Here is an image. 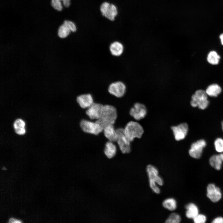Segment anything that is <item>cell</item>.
Instances as JSON below:
<instances>
[{
  "label": "cell",
  "mask_w": 223,
  "mask_h": 223,
  "mask_svg": "<svg viewBox=\"0 0 223 223\" xmlns=\"http://www.w3.org/2000/svg\"><path fill=\"white\" fill-rule=\"evenodd\" d=\"M146 171L150 188L155 194H160L161 190L159 186H162L164 181L163 178L159 175V170L155 166L149 164L146 166Z\"/></svg>",
  "instance_id": "obj_1"
},
{
  "label": "cell",
  "mask_w": 223,
  "mask_h": 223,
  "mask_svg": "<svg viewBox=\"0 0 223 223\" xmlns=\"http://www.w3.org/2000/svg\"><path fill=\"white\" fill-rule=\"evenodd\" d=\"M116 107L110 104L104 105L100 118L96 120L103 128L109 125H114L118 117Z\"/></svg>",
  "instance_id": "obj_2"
},
{
  "label": "cell",
  "mask_w": 223,
  "mask_h": 223,
  "mask_svg": "<svg viewBox=\"0 0 223 223\" xmlns=\"http://www.w3.org/2000/svg\"><path fill=\"white\" fill-rule=\"evenodd\" d=\"M124 134L131 142L136 138H141L144 132L142 126L136 121H128L124 127Z\"/></svg>",
  "instance_id": "obj_3"
},
{
  "label": "cell",
  "mask_w": 223,
  "mask_h": 223,
  "mask_svg": "<svg viewBox=\"0 0 223 223\" xmlns=\"http://www.w3.org/2000/svg\"><path fill=\"white\" fill-rule=\"evenodd\" d=\"M80 126L85 133L98 135L103 132V128L97 121L89 119H82L80 122Z\"/></svg>",
  "instance_id": "obj_4"
},
{
  "label": "cell",
  "mask_w": 223,
  "mask_h": 223,
  "mask_svg": "<svg viewBox=\"0 0 223 223\" xmlns=\"http://www.w3.org/2000/svg\"><path fill=\"white\" fill-rule=\"evenodd\" d=\"M190 103L193 107H198L202 110L206 109L209 104L206 91L202 90L196 91L191 97Z\"/></svg>",
  "instance_id": "obj_5"
},
{
  "label": "cell",
  "mask_w": 223,
  "mask_h": 223,
  "mask_svg": "<svg viewBox=\"0 0 223 223\" xmlns=\"http://www.w3.org/2000/svg\"><path fill=\"white\" fill-rule=\"evenodd\" d=\"M116 130L118 137L116 143L118 149L122 154L129 153L131 151V142L125 136L124 128H117Z\"/></svg>",
  "instance_id": "obj_6"
},
{
  "label": "cell",
  "mask_w": 223,
  "mask_h": 223,
  "mask_svg": "<svg viewBox=\"0 0 223 223\" xmlns=\"http://www.w3.org/2000/svg\"><path fill=\"white\" fill-rule=\"evenodd\" d=\"M127 90L126 85L120 81L111 83L108 88V91L110 94L119 98L123 97L125 95Z\"/></svg>",
  "instance_id": "obj_7"
},
{
  "label": "cell",
  "mask_w": 223,
  "mask_h": 223,
  "mask_svg": "<svg viewBox=\"0 0 223 223\" xmlns=\"http://www.w3.org/2000/svg\"><path fill=\"white\" fill-rule=\"evenodd\" d=\"M104 105L94 102L89 108L85 110V113L89 119L96 121L101 116Z\"/></svg>",
  "instance_id": "obj_8"
},
{
  "label": "cell",
  "mask_w": 223,
  "mask_h": 223,
  "mask_svg": "<svg viewBox=\"0 0 223 223\" xmlns=\"http://www.w3.org/2000/svg\"><path fill=\"white\" fill-rule=\"evenodd\" d=\"M147 112L146 107L144 104L137 102L130 108L129 113L135 120H139L146 116Z\"/></svg>",
  "instance_id": "obj_9"
},
{
  "label": "cell",
  "mask_w": 223,
  "mask_h": 223,
  "mask_svg": "<svg viewBox=\"0 0 223 223\" xmlns=\"http://www.w3.org/2000/svg\"><path fill=\"white\" fill-rule=\"evenodd\" d=\"M100 10L103 16L111 21L115 20L118 14L116 6L107 2H104L102 4Z\"/></svg>",
  "instance_id": "obj_10"
},
{
  "label": "cell",
  "mask_w": 223,
  "mask_h": 223,
  "mask_svg": "<svg viewBox=\"0 0 223 223\" xmlns=\"http://www.w3.org/2000/svg\"><path fill=\"white\" fill-rule=\"evenodd\" d=\"M206 145L203 139H200L192 143L189 151V155L193 158L199 159L201 156L203 149Z\"/></svg>",
  "instance_id": "obj_11"
},
{
  "label": "cell",
  "mask_w": 223,
  "mask_h": 223,
  "mask_svg": "<svg viewBox=\"0 0 223 223\" xmlns=\"http://www.w3.org/2000/svg\"><path fill=\"white\" fill-rule=\"evenodd\" d=\"M171 129L175 139L177 141H179L185 138L187 134L189 128L186 123H182L172 126Z\"/></svg>",
  "instance_id": "obj_12"
},
{
  "label": "cell",
  "mask_w": 223,
  "mask_h": 223,
  "mask_svg": "<svg viewBox=\"0 0 223 223\" xmlns=\"http://www.w3.org/2000/svg\"><path fill=\"white\" fill-rule=\"evenodd\" d=\"M76 101L79 107L84 110L89 108L94 102V97L90 93H84L78 95Z\"/></svg>",
  "instance_id": "obj_13"
},
{
  "label": "cell",
  "mask_w": 223,
  "mask_h": 223,
  "mask_svg": "<svg viewBox=\"0 0 223 223\" xmlns=\"http://www.w3.org/2000/svg\"><path fill=\"white\" fill-rule=\"evenodd\" d=\"M207 196L212 202L218 201L221 198V193L220 189L213 184H208L207 187Z\"/></svg>",
  "instance_id": "obj_14"
},
{
  "label": "cell",
  "mask_w": 223,
  "mask_h": 223,
  "mask_svg": "<svg viewBox=\"0 0 223 223\" xmlns=\"http://www.w3.org/2000/svg\"><path fill=\"white\" fill-rule=\"evenodd\" d=\"M118 149L116 143L107 141L105 143L103 152L107 158L111 159L116 156Z\"/></svg>",
  "instance_id": "obj_15"
},
{
  "label": "cell",
  "mask_w": 223,
  "mask_h": 223,
  "mask_svg": "<svg viewBox=\"0 0 223 223\" xmlns=\"http://www.w3.org/2000/svg\"><path fill=\"white\" fill-rule=\"evenodd\" d=\"M103 133L108 141L116 142L118 135L114 125H109L104 127Z\"/></svg>",
  "instance_id": "obj_16"
},
{
  "label": "cell",
  "mask_w": 223,
  "mask_h": 223,
  "mask_svg": "<svg viewBox=\"0 0 223 223\" xmlns=\"http://www.w3.org/2000/svg\"><path fill=\"white\" fill-rule=\"evenodd\" d=\"M109 50L113 56L119 57L122 55L125 50L123 44L119 41H115L111 42L109 46Z\"/></svg>",
  "instance_id": "obj_17"
},
{
  "label": "cell",
  "mask_w": 223,
  "mask_h": 223,
  "mask_svg": "<svg viewBox=\"0 0 223 223\" xmlns=\"http://www.w3.org/2000/svg\"><path fill=\"white\" fill-rule=\"evenodd\" d=\"M13 126L15 132L16 134L20 135L25 134V123L23 120L20 118L16 119L13 123Z\"/></svg>",
  "instance_id": "obj_18"
},
{
  "label": "cell",
  "mask_w": 223,
  "mask_h": 223,
  "mask_svg": "<svg viewBox=\"0 0 223 223\" xmlns=\"http://www.w3.org/2000/svg\"><path fill=\"white\" fill-rule=\"evenodd\" d=\"M186 209V215L190 219H193L199 214V209L197 207L194 203H190L187 204L185 206Z\"/></svg>",
  "instance_id": "obj_19"
},
{
  "label": "cell",
  "mask_w": 223,
  "mask_h": 223,
  "mask_svg": "<svg viewBox=\"0 0 223 223\" xmlns=\"http://www.w3.org/2000/svg\"><path fill=\"white\" fill-rule=\"evenodd\" d=\"M205 91L208 95L216 97L221 93V89L217 84H213L208 86Z\"/></svg>",
  "instance_id": "obj_20"
},
{
  "label": "cell",
  "mask_w": 223,
  "mask_h": 223,
  "mask_svg": "<svg viewBox=\"0 0 223 223\" xmlns=\"http://www.w3.org/2000/svg\"><path fill=\"white\" fill-rule=\"evenodd\" d=\"M162 205L164 208L172 211L175 210L177 206V201L173 198L165 199L163 201Z\"/></svg>",
  "instance_id": "obj_21"
},
{
  "label": "cell",
  "mask_w": 223,
  "mask_h": 223,
  "mask_svg": "<svg viewBox=\"0 0 223 223\" xmlns=\"http://www.w3.org/2000/svg\"><path fill=\"white\" fill-rule=\"evenodd\" d=\"M209 162L211 165L216 170H219L221 169L222 161L219 155H212L210 158Z\"/></svg>",
  "instance_id": "obj_22"
},
{
  "label": "cell",
  "mask_w": 223,
  "mask_h": 223,
  "mask_svg": "<svg viewBox=\"0 0 223 223\" xmlns=\"http://www.w3.org/2000/svg\"><path fill=\"white\" fill-rule=\"evenodd\" d=\"M71 32L69 28L63 23L59 27L58 31V34L60 38L63 39L68 37Z\"/></svg>",
  "instance_id": "obj_23"
},
{
  "label": "cell",
  "mask_w": 223,
  "mask_h": 223,
  "mask_svg": "<svg viewBox=\"0 0 223 223\" xmlns=\"http://www.w3.org/2000/svg\"><path fill=\"white\" fill-rule=\"evenodd\" d=\"M220 59V56L214 51L209 52L208 54L207 60L208 62L212 65L217 64Z\"/></svg>",
  "instance_id": "obj_24"
},
{
  "label": "cell",
  "mask_w": 223,
  "mask_h": 223,
  "mask_svg": "<svg viewBox=\"0 0 223 223\" xmlns=\"http://www.w3.org/2000/svg\"><path fill=\"white\" fill-rule=\"evenodd\" d=\"M181 220L180 216L177 213H171L165 220L166 223H179Z\"/></svg>",
  "instance_id": "obj_25"
},
{
  "label": "cell",
  "mask_w": 223,
  "mask_h": 223,
  "mask_svg": "<svg viewBox=\"0 0 223 223\" xmlns=\"http://www.w3.org/2000/svg\"><path fill=\"white\" fill-rule=\"evenodd\" d=\"M214 146L216 151L219 153L223 152V139L217 138L214 142Z\"/></svg>",
  "instance_id": "obj_26"
},
{
  "label": "cell",
  "mask_w": 223,
  "mask_h": 223,
  "mask_svg": "<svg viewBox=\"0 0 223 223\" xmlns=\"http://www.w3.org/2000/svg\"><path fill=\"white\" fill-rule=\"evenodd\" d=\"M61 1H62V0H51V6L55 10L58 11H61L63 7Z\"/></svg>",
  "instance_id": "obj_27"
},
{
  "label": "cell",
  "mask_w": 223,
  "mask_h": 223,
  "mask_svg": "<svg viewBox=\"0 0 223 223\" xmlns=\"http://www.w3.org/2000/svg\"><path fill=\"white\" fill-rule=\"evenodd\" d=\"M193 219L195 223H204L206 221V217L203 215L198 214Z\"/></svg>",
  "instance_id": "obj_28"
},
{
  "label": "cell",
  "mask_w": 223,
  "mask_h": 223,
  "mask_svg": "<svg viewBox=\"0 0 223 223\" xmlns=\"http://www.w3.org/2000/svg\"><path fill=\"white\" fill-rule=\"evenodd\" d=\"M63 23L69 28L71 32L74 33L77 30L76 26L73 22L69 20H65Z\"/></svg>",
  "instance_id": "obj_29"
},
{
  "label": "cell",
  "mask_w": 223,
  "mask_h": 223,
  "mask_svg": "<svg viewBox=\"0 0 223 223\" xmlns=\"http://www.w3.org/2000/svg\"><path fill=\"white\" fill-rule=\"evenodd\" d=\"M213 223H223V218L221 217H217L212 221Z\"/></svg>",
  "instance_id": "obj_30"
},
{
  "label": "cell",
  "mask_w": 223,
  "mask_h": 223,
  "mask_svg": "<svg viewBox=\"0 0 223 223\" xmlns=\"http://www.w3.org/2000/svg\"><path fill=\"white\" fill-rule=\"evenodd\" d=\"M71 0H63V5L66 7H68L70 5Z\"/></svg>",
  "instance_id": "obj_31"
},
{
  "label": "cell",
  "mask_w": 223,
  "mask_h": 223,
  "mask_svg": "<svg viewBox=\"0 0 223 223\" xmlns=\"http://www.w3.org/2000/svg\"><path fill=\"white\" fill-rule=\"evenodd\" d=\"M10 222H14V223H17V222H20L19 220H17L14 219H11L9 221Z\"/></svg>",
  "instance_id": "obj_32"
},
{
  "label": "cell",
  "mask_w": 223,
  "mask_h": 223,
  "mask_svg": "<svg viewBox=\"0 0 223 223\" xmlns=\"http://www.w3.org/2000/svg\"><path fill=\"white\" fill-rule=\"evenodd\" d=\"M220 38L221 40V43L222 45H223V33L220 35Z\"/></svg>",
  "instance_id": "obj_33"
},
{
  "label": "cell",
  "mask_w": 223,
  "mask_h": 223,
  "mask_svg": "<svg viewBox=\"0 0 223 223\" xmlns=\"http://www.w3.org/2000/svg\"><path fill=\"white\" fill-rule=\"evenodd\" d=\"M220 157L222 161H223V153H221L220 154Z\"/></svg>",
  "instance_id": "obj_34"
},
{
  "label": "cell",
  "mask_w": 223,
  "mask_h": 223,
  "mask_svg": "<svg viewBox=\"0 0 223 223\" xmlns=\"http://www.w3.org/2000/svg\"><path fill=\"white\" fill-rule=\"evenodd\" d=\"M221 126L222 130L223 131V121L221 122Z\"/></svg>",
  "instance_id": "obj_35"
}]
</instances>
